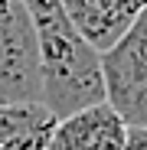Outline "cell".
<instances>
[{"instance_id": "obj_2", "label": "cell", "mask_w": 147, "mask_h": 150, "mask_svg": "<svg viewBox=\"0 0 147 150\" xmlns=\"http://www.w3.org/2000/svg\"><path fill=\"white\" fill-rule=\"evenodd\" d=\"M105 105L124 127H147V7L134 26L102 52Z\"/></svg>"}, {"instance_id": "obj_6", "label": "cell", "mask_w": 147, "mask_h": 150, "mask_svg": "<svg viewBox=\"0 0 147 150\" xmlns=\"http://www.w3.org/2000/svg\"><path fill=\"white\" fill-rule=\"evenodd\" d=\"M56 117L43 101L0 105V150H46Z\"/></svg>"}, {"instance_id": "obj_3", "label": "cell", "mask_w": 147, "mask_h": 150, "mask_svg": "<svg viewBox=\"0 0 147 150\" xmlns=\"http://www.w3.org/2000/svg\"><path fill=\"white\" fill-rule=\"evenodd\" d=\"M20 101H39L36 33L20 0H0V105Z\"/></svg>"}, {"instance_id": "obj_5", "label": "cell", "mask_w": 147, "mask_h": 150, "mask_svg": "<svg viewBox=\"0 0 147 150\" xmlns=\"http://www.w3.org/2000/svg\"><path fill=\"white\" fill-rule=\"evenodd\" d=\"M124 121L105 101L59 117L46 150H124Z\"/></svg>"}, {"instance_id": "obj_8", "label": "cell", "mask_w": 147, "mask_h": 150, "mask_svg": "<svg viewBox=\"0 0 147 150\" xmlns=\"http://www.w3.org/2000/svg\"><path fill=\"white\" fill-rule=\"evenodd\" d=\"M23 4V10H26L30 16H36V13H46V10H56V7H62L59 0H20Z\"/></svg>"}, {"instance_id": "obj_4", "label": "cell", "mask_w": 147, "mask_h": 150, "mask_svg": "<svg viewBox=\"0 0 147 150\" xmlns=\"http://www.w3.org/2000/svg\"><path fill=\"white\" fill-rule=\"evenodd\" d=\"M59 4L72 30L95 52H105L134 26L147 0H59Z\"/></svg>"}, {"instance_id": "obj_7", "label": "cell", "mask_w": 147, "mask_h": 150, "mask_svg": "<svg viewBox=\"0 0 147 150\" xmlns=\"http://www.w3.org/2000/svg\"><path fill=\"white\" fill-rule=\"evenodd\" d=\"M124 150H147V127H128Z\"/></svg>"}, {"instance_id": "obj_1", "label": "cell", "mask_w": 147, "mask_h": 150, "mask_svg": "<svg viewBox=\"0 0 147 150\" xmlns=\"http://www.w3.org/2000/svg\"><path fill=\"white\" fill-rule=\"evenodd\" d=\"M39 56V101L53 117H69L82 108L105 101L102 85V52L72 30L62 7L30 16Z\"/></svg>"}]
</instances>
